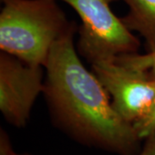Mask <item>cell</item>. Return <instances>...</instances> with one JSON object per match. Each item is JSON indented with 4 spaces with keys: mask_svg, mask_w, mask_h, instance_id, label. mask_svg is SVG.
<instances>
[{
    "mask_svg": "<svg viewBox=\"0 0 155 155\" xmlns=\"http://www.w3.org/2000/svg\"><path fill=\"white\" fill-rule=\"evenodd\" d=\"M139 155H155V134L145 139V143Z\"/></svg>",
    "mask_w": 155,
    "mask_h": 155,
    "instance_id": "cell-9",
    "label": "cell"
},
{
    "mask_svg": "<svg viewBox=\"0 0 155 155\" xmlns=\"http://www.w3.org/2000/svg\"><path fill=\"white\" fill-rule=\"evenodd\" d=\"M0 49L35 67H45L54 44L75 24L56 0H1Z\"/></svg>",
    "mask_w": 155,
    "mask_h": 155,
    "instance_id": "cell-2",
    "label": "cell"
},
{
    "mask_svg": "<svg viewBox=\"0 0 155 155\" xmlns=\"http://www.w3.org/2000/svg\"><path fill=\"white\" fill-rule=\"evenodd\" d=\"M11 145L10 137L5 131L1 128L0 129V155H7L8 147Z\"/></svg>",
    "mask_w": 155,
    "mask_h": 155,
    "instance_id": "cell-10",
    "label": "cell"
},
{
    "mask_svg": "<svg viewBox=\"0 0 155 155\" xmlns=\"http://www.w3.org/2000/svg\"><path fill=\"white\" fill-rule=\"evenodd\" d=\"M76 23L59 39L45 65L43 94L56 127L79 144L117 155H139L141 139L112 105L110 96L88 71L74 45Z\"/></svg>",
    "mask_w": 155,
    "mask_h": 155,
    "instance_id": "cell-1",
    "label": "cell"
},
{
    "mask_svg": "<svg viewBox=\"0 0 155 155\" xmlns=\"http://www.w3.org/2000/svg\"><path fill=\"white\" fill-rule=\"evenodd\" d=\"M79 16L78 52L91 64L138 53L140 42L110 8L116 0H61Z\"/></svg>",
    "mask_w": 155,
    "mask_h": 155,
    "instance_id": "cell-3",
    "label": "cell"
},
{
    "mask_svg": "<svg viewBox=\"0 0 155 155\" xmlns=\"http://www.w3.org/2000/svg\"><path fill=\"white\" fill-rule=\"evenodd\" d=\"M43 90V67L30 66L1 51L0 110L6 122L18 128L25 127Z\"/></svg>",
    "mask_w": 155,
    "mask_h": 155,
    "instance_id": "cell-5",
    "label": "cell"
},
{
    "mask_svg": "<svg viewBox=\"0 0 155 155\" xmlns=\"http://www.w3.org/2000/svg\"><path fill=\"white\" fill-rule=\"evenodd\" d=\"M129 11L122 17L130 31H135L146 41L148 52L155 51V0H122Z\"/></svg>",
    "mask_w": 155,
    "mask_h": 155,
    "instance_id": "cell-6",
    "label": "cell"
},
{
    "mask_svg": "<svg viewBox=\"0 0 155 155\" xmlns=\"http://www.w3.org/2000/svg\"><path fill=\"white\" fill-rule=\"evenodd\" d=\"M116 62L137 71H148L155 67V51L147 52L145 54H128L117 56Z\"/></svg>",
    "mask_w": 155,
    "mask_h": 155,
    "instance_id": "cell-7",
    "label": "cell"
},
{
    "mask_svg": "<svg viewBox=\"0 0 155 155\" xmlns=\"http://www.w3.org/2000/svg\"><path fill=\"white\" fill-rule=\"evenodd\" d=\"M91 70L125 121L134 124L148 111L155 96V81L149 71H137L116 61L96 62Z\"/></svg>",
    "mask_w": 155,
    "mask_h": 155,
    "instance_id": "cell-4",
    "label": "cell"
},
{
    "mask_svg": "<svg viewBox=\"0 0 155 155\" xmlns=\"http://www.w3.org/2000/svg\"><path fill=\"white\" fill-rule=\"evenodd\" d=\"M7 155H28V154H21V153H16L13 148H12V146L10 145V147H8V150H7Z\"/></svg>",
    "mask_w": 155,
    "mask_h": 155,
    "instance_id": "cell-11",
    "label": "cell"
},
{
    "mask_svg": "<svg viewBox=\"0 0 155 155\" xmlns=\"http://www.w3.org/2000/svg\"><path fill=\"white\" fill-rule=\"evenodd\" d=\"M148 71L155 81V67ZM133 125L139 137L141 140H145L150 135L155 134V96L148 111Z\"/></svg>",
    "mask_w": 155,
    "mask_h": 155,
    "instance_id": "cell-8",
    "label": "cell"
}]
</instances>
